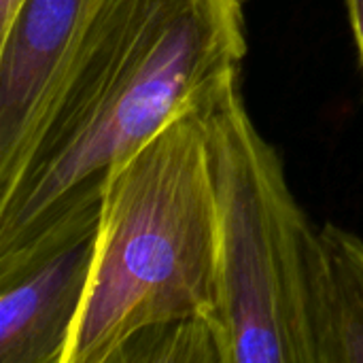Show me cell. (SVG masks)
Instances as JSON below:
<instances>
[{"instance_id":"1","label":"cell","mask_w":363,"mask_h":363,"mask_svg":"<svg viewBox=\"0 0 363 363\" xmlns=\"http://www.w3.org/2000/svg\"><path fill=\"white\" fill-rule=\"evenodd\" d=\"M238 0H98L0 183V251L96 204L138 151L247 53Z\"/></svg>"},{"instance_id":"2","label":"cell","mask_w":363,"mask_h":363,"mask_svg":"<svg viewBox=\"0 0 363 363\" xmlns=\"http://www.w3.org/2000/svg\"><path fill=\"white\" fill-rule=\"evenodd\" d=\"M198 319L223 336L217 204L194 100L102 187L94 272L66 363H117L138 336Z\"/></svg>"},{"instance_id":"3","label":"cell","mask_w":363,"mask_h":363,"mask_svg":"<svg viewBox=\"0 0 363 363\" xmlns=\"http://www.w3.org/2000/svg\"><path fill=\"white\" fill-rule=\"evenodd\" d=\"M240 68L196 96L219 225V321L228 363H317L319 228L253 123Z\"/></svg>"},{"instance_id":"4","label":"cell","mask_w":363,"mask_h":363,"mask_svg":"<svg viewBox=\"0 0 363 363\" xmlns=\"http://www.w3.org/2000/svg\"><path fill=\"white\" fill-rule=\"evenodd\" d=\"M100 202L0 251V363H66L96 262Z\"/></svg>"},{"instance_id":"5","label":"cell","mask_w":363,"mask_h":363,"mask_svg":"<svg viewBox=\"0 0 363 363\" xmlns=\"http://www.w3.org/2000/svg\"><path fill=\"white\" fill-rule=\"evenodd\" d=\"M96 4L98 0H21L0 28V183L15 170Z\"/></svg>"},{"instance_id":"6","label":"cell","mask_w":363,"mask_h":363,"mask_svg":"<svg viewBox=\"0 0 363 363\" xmlns=\"http://www.w3.org/2000/svg\"><path fill=\"white\" fill-rule=\"evenodd\" d=\"M319 255L317 363H363V240L325 223L319 228Z\"/></svg>"},{"instance_id":"7","label":"cell","mask_w":363,"mask_h":363,"mask_svg":"<svg viewBox=\"0 0 363 363\" xmlns=\"http://www.w3.org/2000/svg\"><path fill=\"white\" fill-rule=\"evenodd\" d=\"M347 11H349V21L363 68V0H347Z\"/></svg>"},{"instance_id":"8","label":"cell","mask_w":363,"mask_h":363,"mask_svg":"<svg viewBox=\"0 0 363 363\" xmlns=\"http://www.w3.org/2000/svg\"><path fill=\"white\" fill-rule=\"evenodd\" d=\"M19 4H21V0H0V28L9 23V19L13 17V13L17 11Z\"/></svg>"},{"instance_id":"9","label":"cell","mask_w":363,"mask_h":363,"mask_svg":"<svg viewBox=\"0 0 363 363\" xmlns=\"http://www.w3.org/2000/svg\"><path fill=\"white\" fill-rule=\"evenodd\" d=\"M238 2H242V4H245V2H247V0H238Z\"/></svg>"}]
</instances>
